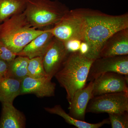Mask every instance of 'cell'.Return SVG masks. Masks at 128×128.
<instances>
[{"label": "cell", "instance_id": "obj_6", "mask_svg": "<svg viewBox=\"0 0 128 128\" xmlns=\"http://www.w3.org/2000/svg\"><path fill=\"white\" fill-rule=\"evenodd\" d=\"M128 112V92H114L93 97L89 101L86 112L114 113Z\"/></svg>", "mask_w": 128, "mask_h": 128}, {"label": "cell", "instance_id": "obj_11", "mask_svg": "<svg viewBox=\"0 0 128 128\" xmlns=\"http://www.w3.org/2000/svg\"><path fill=\"white\" fill-rule=\"evenodd\" d=\"M128 55V28L111 35L102 47L99 57Z\"/></svg>", "mask_w": 128, "mask_h": 128}, {"label": "cell", "instance_id": "obj_20", "mask_svg": "<svg viewBox=\"0 0 128 128\" xmlns=\"http://www.w3.org/2000/svg\"><path fill=\"white\" fill-rule=\"evenodd\" d=\"M112 128H128V112L108 114Z\"/></svg>", "mask_w": 128, "mask_h": 128}, {"label": "cell", "instance_id": "obj_10", "mask_svg": "<svg viewBox=\"0 0 128 128\" xmlns=\"http://www.w3.org/2000/svg\"><path fill=\"white\" fill-rule=\"evenodd\" d=\"M56 86L48 77L34 78L27 76L21 81L20 95L34 94L38 98L53 96Z\"/></svg>", "mask_w": 128, "mask_h": 128}, {"label": "cell", "instance_id": "obj_8", "mask_svg": "<svg viewBox=\"0 0 128 128\" xmlns=\"http://www.w3.org/2000/svg\"><path fill=\"white\" fill-rule=\"evenodd\" d=\"M128 76L115 72L102 74L93 80V97L114 92H128Z\"/></svg>", "mask_w": 128, "mask_h": 128}, {"label": "cell", "instance_id": "obj_15", "mask_svg": "<svg viewBox=\"0 0 128 128\" xmlns=\"http://www.w3.org/2000/svg\"><path fill=\"white\" fill-rule=\"evenodd\" d=\"M21 81L5 77L0 80V102L13 103L14 99L20 95Z\"/></svg>", "mask_w": 128, "mask_h": 128}, {"label": "cell", "instance_id": "obj_12", "mask_svg": "<svg viewBox=\"0 0 128 128\" xmlns=\"http://www.w3.org/2000/svg\"><path fill=\"white\" fill-rule=\"evenodd\" d=\"M93 81L87 86L77 91L74 94L68 108V114L74 118L85 121L86 109L89 101L93 98Z\"/></svg>", "mask_w": 128, "mask_h": 128}, {"label": "cell", "instance_id": "obj_9", "mask_svg": "<svg viewBox=\"0 0 128 128\" xmlns=\"http://www.w3.org/2000/svg\"><path fill=\"white\" fill-rule=\"evenodd\" d=\"M70 53L64 43L54 37L42 58L44 68L48 78L52 80Z\"/></svg>", "mask_w": 128, "mask_h": 128}, {"label": "cell", "instance_id": "obj_1", "mask_svg": "<svg viewBox=\"0 0 128 128\" xmlns=\"http://www.w3.org/2000/svg\"><path fill=\"white\" fill-rule=\"evenodd\" d=\"M86 22L84 41L89 46L86 55L95 60L99 57L105 41L118 31L128 28V13L118 16L105 14L98 10L79 8Z\"/></svg>", "mask_w": 128, "mask_h": 128}, {"label": "cell", "instance_id": "obj_3", "mask_svg": "<svg viewBox=\"0 0 128 128\" xmlns=\"http://www.w3.org/2000/svg\"><path fill=\"white\" fill-rule=\"evenodd\" d=\"M45 30L33 27L23 12L0 24V41L17 55L28 44Z\"/></svg>", "mask_w": 128, "mask_h": 128}, {"label": "cell", "instance_id": "obj_18", "mask_svg": "<svg viewBox=\"0 0 128 128\" xmlns=\"http://www.w3.org/2000/svg\"><path fill=\"white\" fill-rule=\"evenodd\" d=\"M29 59L27 57L18 56L8 62L6 77L14 78L22 81L27 76Z\"/></svg>", "mask_w": 128, "mask_h": 128}, {"label": "cell", "instance_id": "obj_17", "mask_svg": "<svg viewBox=\"0 0 128 128\" xmlns=\"http://www.w3.org/2000/svg\"><path fill=\"white\" fill-rule=\"evenodd\" d=\"M26 0H0V24L24 12Z\"/></svg>", "mask_w": 128, "mask_h": 128}, {"label": "cell", "instance_id": "obj_24", "mask_svg": "<svg viewBox=\"0 0 128 128\" xmlns=\"http://www.w3.org/2000/svg\"><path fill=\"white\" fill-rule=\"evenodd\" d=\"M89 48L88 44L85 41H82L81 43L79 52L84 55H86L88 52Z\"/></svg>", "mask_w": 128, "mask_h": 128}, {"label": "cell", "instance_id": "obj_5", "mask_svg": "<svg viewBox=\"0 0 128 128\" xmlns=\"http://www.w3.org/2000/svg\"><path fill=\"white\" fill-rule=\"evenodd\" d=\"M48 30L54 38L64 44L72 40L84 41L86 20L78 9L70 10L52 28Z\"/></svg>", "mask_w": 128, "mask_h": 128}, {"label": "cell", "instance_id": "obj_14", "mask_svg": "<svg viewBox=\"0 0 128 128\" xmlns=\"http://www.w3.org/2000/svg\"><path fill=\"white\" fill-rule=\"evenodd\" d=\"M0 128H23L25 126L24 115L13 106V103H2Z\"/></svg>", "mask_w": 128, "mask_h": 128}, {"label": "cell", "instance_id": "obj_21", "mask_svg": "<svg viewBox=\"0 0 128 128\" xmlns=\"http://www.w3.org/2000/svg\"><path fill=\"white\" fill-rule=\"evenodd\" d=\"M17 55L0 41V60L8 62L15 58Z\"/></svg>", "mask_w": 128, "mask_h": 128}, {"label": "cell", "instance_id": "obj_23", "mask_svg": "<svg viewBox=\"0 0 128 128\" xmlns=\"http://www.w3.org/2000/svg\"><path fill=\"white\" fill-rule=\"evenodd\" d=\"M8 69V62L0 60V80L6 77Z\"/></svg>", "mask_w": 128, "mask_h": 128}, {"label": "cell", "instance_id": "obj_7", "mask_svg": "<svg viewBox=\"0 0 128 128\" xmlns=\"http://www.w3.org/2000/svg\"><path fill=\"white\" fill-rule=\"evenodd\" d=\"M109 72L128 76V55L99 57L94 60L89 69L87 82Z\"/></svg>", "mask_w": 128, "mask_h": 128}, {"label": "cell", "instance_id": "obj_16", "mask_svg": "<svg viewBox=\"0 0 128 128\" xmlns=\"http://www.w3.org/2000/svg\"><path fill=\"white\" fill-rule=\"evenodd\" d=\"M44 108L46 112L60 116L66 123L78 128H99L105 124H110L109 118L104 120L96 124L89 123L85 121L76 119L66 113L60 105H55L52 108Z\"/></svg>", "mask_w": 128, "mask_h": 128}, {"label": "cell", "instance_id": "obj_22", "mask_svg": "<svg viewBox=\"0 0 128 128\" xmlns=\"http://www.w3.org/2000/svg\"><path fill=\"white\" fill-rule=\"evenodd\" d=\"M82 42L78 40H72L64 44L69 52L71 53L79 51Z\"/></svg>", "mask_w": 128, "mask_h": 128}, {"label": "cell", "instance_id": "obj_19", "mask_svg": "<svg viewBox=\"0 0 128 128\" xmlns=\"http://www.w3.org/2000/svg\"><path fill=\"white\" fill-rule=\"evenodd\" d=\"M27 76L34 78L48 77L44 68L42 58L37 57L29 59Z\"/></svg>", "mask_w": 128, "mask_h": 128}, {"label": "cell", "instance_id": "obj_4", "mask_svg": "<svg viewBox=\"0 0 128 128\" xmlns=\"http://www.w3.org/2000/svg\"><path fill=\"white\" fill-rule=\"evenodd\" d=\"M69 10L57 0H26L24 12L30 24L40 29L54 25Z\"/></svg>", "mask_w": 128, "mask_h": 128}, {"label": "cell", "instance_id": "obj_13", "mask_svg": "<svg viewBox=\"0 0 128 128\" xmlns=\"http://www.w3.org/2000/svg\"><path fill=\"white\" fill-rule=\"evenodd\" d=\"M54 38L53 34L46 28L45 32L25 46L17 56L27 57L30 59L37 57L43 58Z\"/></svg>", "mask_w": 128, "mask_h": 128}, {"label": "cell", "instance_id": "obj_2", "mask_svg": "<svg viewBox=\"0 0 128 128\" xmlns=\"http://www.w3.org/2000/svg\"><path fill=\"white\" fill-rule=\"evenodd\" d=\"M94 60L79 51L72 52L55 74L57 81L65 89L69 103L76 92L86 86L89 69Z\"/></svg>", "mask_w": 128, "mask_h": 128}]
</instances>
